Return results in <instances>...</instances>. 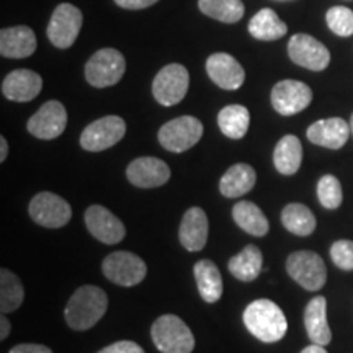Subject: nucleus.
I'll return each instance as SVG.
<instances>
[{
  "instance_id": "obj_1",
  "label": "nucleus",
  "mask_w": 353,
  "mask_h": 353,
  "mask_svg": "<svg viewBox=\"0 0 353 353\" xmlns=\"http://www.w3.org/2000/svg\"><path fill=\"white\" fill-rule=\"evenodd\" d=\"M107 309V293L99 286L85 285L70 296L64 309V317L70 329L88 330L105 316Z\"/></svg>"
},
{
  "instance_id": "obj_2",
  "label": "nucleus",
  "mask_w": 353,
  "mask_h": 353,
  "mask_svg": "<svg viewBox=\"0 0 353 353\" xmlns=\"http://www.w3.org/2000/svg\"><path fill=\"white\" fill-rule=\"evenodd\" d=\"M244 324L247 330L263 343H275L286 335L288 321L281 307L270 299H257L245 307Z\"/></svg>"
},
{
  "instance_id": "obj_3",
  "label": "nucleus",
  "mask_w": 353,
  "mask_h": 353,
  "mask_svg": "<svg viewBox=\"0 0 353 353\" xmlns=\"http://www.w3.org/2000/svg\"><path fill=\"white\" fill-rule=\"evenodd\" d=\"M154 345L162 353H192L195 337L185 322L174 314L157 317L151 327Z\"/></svg>"
},
{
  "instance_id": "obj_4",
  "label": "nucleus",
  "mask_w": 353,
  "mask_h": 353,
  "mask_svg": "<svg viewBox=\"0 0 353 353\" xmlns=\"http://www.w3.org/2000/svg\"><path fill=\"white\" fill-rule=\"evenodd\" d=\"M125 56L113 48L97 51L85 64V79L92 87L105 88L118 83L125 76Z\"/></svg>"
},
{
  "instance_id": "obj_5",
  "label": "nucleus",
  "mask_w": 353,
  "mask_h": 353,
  "mask_svg": "<svg viewBox=\"0 0 353 353\" xmlns=\"http://www.w3.org/2000/svg\"><path fill=\"white\" fill-rule=\"evenodd\" d=\"M286 272L307 291H319L327 281V268L321 255L311 250L293 252L286 260Z\"/></svg>"
},
{
  "instance_id": "obj_6",
  "label": "nucleus",
  "mask_w": 353,
  "mask_h": 353,
  "mask_svg": "<svg viewBox=\"0 0 353 353\" xmlns=\"http://www.w3.org/2000/svg\"><path fill=\"white\" fill-rule=\"evenodd\" d=\"M101 272L114 285L136 286L148 275V265L136 254L118 250L105 257Z\"/></svg>"
},
{
  "instance_id": "obj_7",
  "label": "nucleus",
  "mask_w": 353,
  "mask_h": 353,
  "mask_svg": "<svg viewBox=\"0 0 353 353\" xmlns=\"http://www.w3.org/2000/svg\"><path fill=\"white\" fill-rule=\"evenodd\" d=\"M203 136V125L195 117H179L159 130V143L170 152H185Z\"/></svg>"
},
{
  "instance_id": "obj_8",
  "label": "nucleus",
  "mask_w": 353,
  "mask_h": 353,
  "mask_svg": "<svg viewBox=\"0 0 353 353\" xmlns=\"http://www.w3.org/2000/svg\"><path fill=\"white\" fill-rule=\"evenodd\" d=\"M190 85L188 70L182 64H169L154 77L152 95L164 107H174L185 99Z\"/></svg>"
},
{
  "instance_id": "obj_9",
  "label": "nucleus",
  "mask_w": 353,
  "mask_h": 353,
  "mask_svg": "<svg viewBox=\"0 0 353 353\" xmlns=\"http://www.w3.org/2000/svg\"><path fill=\"white\" fill-rule=\"evenodd\" d=\"M83 23V15L72 3H61L52 12L48 23V38L59 50H68L76 43Z\"/></svg>"
},
{
  "instance_id": "obj_10",
  "label": "nucleus",
  "mask_w": 353,
  "mask_h": 353,
  "mask_svg": "<svg viewBox=\"0 0 353 353\" xmlns=\"http://www.w3.org/2000/svg\"><path fill=\"white\" fill-rule=\"evenodd\" d=\"M126 123L117 114L103 117L90 123L81 134V145L88 152H100L125 138Z\"/></svg>"
},
{
  "instance_id": "obj_11",
  "label": "nucleus",
  "mask_w": 353,
  "mask_h": 353,
  "mask_svg": "<svg viewBox=\"0 0 353 353\" xmlns=\"http://www.w3.org/2000/svg\"><path fill=\"white\" fill-rule=\"evenodd\" d=\"M28 213L34 223L43 228H64L72 218V210L64 198L51 192H41L30 201Z\"/></svg>"
},
{
  "instance_id": "obj_12",
  "label": "nucleus",
  "mask_w": 353,
  "mask_h": 353,
  "mask_svg": "<svg viewBox=\"0 0 353 353\" xmlns=\"http://www.w3.org/2000/svg\"><path fill=\"white\" fill-rule=\"evenodd\" d=\"M290 59L294 64L301 65L309 70H324L330 63V52L319 39L309 37V34L298 33L291 37L288 43Z\"/></svg>"
},
{
  "instance_id": "obj_13",
  "label": "nucleus",
  "mask_w": 353,
  "mask_h": 353,
  "mask_svg": "<svg viewBox=\"0 0 353 353\" xmlns=\"http://www.w3.org/2000/svg\"><path fill=\"white\" fill-rule=\"evenodd\" d=\"M312 101V90L304 82L281 81L272 88V105L281 117H293L309 107Z\"/></svg>"
},
{
  "instance_id": "obj_14",
  "label": "nucleus",
  "mask_w": 353,
  "mask_h": 353,
  "mask_svg": "<svg viewBox=\"0 0 353 353\" xmlns=\"http://www.w3.org/2000/svg\"><path fill=\"white\" fill-rule=\"evenodd\" d=\"M68 126V112L57 100L46 101L28 120V132L38 139H56Z\"/></svg>"
},
{
  "instance_id": "obj_15",
  "label": "nucleus",
  "mask_w": 353,
  "mask_h": 353,
  "mask_svg": "<svg viewBox=\"0 0 353 353\" xmlns=\"http://www.w3.org/2000/svg\"><path fill=\"white\" fill-rule=\"evenodd\" d=\"M83 221L88 232L103 244L113 245L125 239L126 228L112 211L101 205L88 206Z\"/></svg>"
},
{
  "instance_id": "obj_16",
  "label": "nucleus",
  "mask_w": 353,
  "mask_h": 353,
  "mask_svg": "<svg viewBox=\"0 0 353 353\" xmlns=\"http://www.w3.org/2000/svg\"><path fill=\"white\" fill-rule=\"evenodd\" d=\"M206 72L211 81L224 90H237L245 81V70L236 57L228 52H214L206 59Z\"/></svg>"
},
{
  "instance_id": "obj_17",
  "label": "nucleus",
  "mask_w": 353,
  "mask_h": 353,
  "mask_svg": "<svg viewBox=\"0 0 353 353\" xmlns=\"http://www.w3.org/2000/svg\"><path fill=\"white\" fill-rule=\"evenodd\" d=\"M128 180L139 188H157L170 180V169L157 157L134 159L126 169Z\"/></svg>"
},
{
  "instance_id": "obj_18",
  "label": "nucleus",
  "mask_w": 353,
  "mask_h": 353,
  "mask_svg": "<svg viewBox=\"0 0 353 353\" xmlns=\"http://www.w3.org/2000/svg\"><path fill=\"white\" fill-rule=\"evenodd\" d=\"M43 88V79L38 72L30 69H17L7 74L2 82V94L12 101H32Z\"/></svg>"
},
{
  "instance_id": "obj_19",
  "label": "nucleus",
  "mask_w": 353,
  "mask_h": 353,
  "mask_svg": "<svg viewBox=\"0 0 353 353\" xmlns=\"http://www.w3.org/2000/svg\"><path fill=\"white\" fill-rule=\"evenodd\" d=\"M350 125L342 118H327L312 123L307 128L306 136L312 144L327 149H341L347 144L350 136Z\"/></svg>"
},
{
  "instance_id": "obj_20",
  "label": "nucleus",
  "mask_w": 353,
  "mask_h": 353,
  "mask_svg": "<svg viewBox=\"0 0 353 353\" xmlns=\"http://www.w3.org/2000/svg\"><path fill=\"white\" fill-rule=\"evenodd\" d=\"M208 218L201 208H190L183 214L179 229V241L188 252H200L208 242Z\"/></svg>"
},
{
  "instance_id": "obj_21",
  "label": "nucleus",
  "mask_w": 353,
  "mask_h": 353,
  "mask_svg": "<svg viewBox=\"0 0 353 353\" xmlns=\"http://www.w3.org/2000/svg\"><path fill=\"white\" fill-rule=\"evenodd\" d=\"M37 51V34L30 26L19 25L0 32V54L12 59H23Z\"/></svg>"
},
{
  "instance_id": "obj_22",
  "label": "nucleus",
  "mask_w": 353,
  "mask_h": 353,
  "mask_svg": "<svg viewBox=\"0 0 353 353\" xmlns=\"http://www.w3.org/2000/svg\"><path fill=\"white\" fill-rule=\"evenodd\" d=\"M304 327L312 343L325 347L332 341L327 322V299L324 296H316L307 303L304 309Z\"/></svg>"
},
{
  "instance_id": "obj_23",
  "label": "nucleus",
  "mask_w": 353,
  "mask_h": 353,
  "mask_svg": "<svg viewBox=\"0 0 353 353\" xmlns=\"http://www.w3.org/2000/svg\"><path fill=\"white\" fill-rule=\"evenodd\" d=\"M257 174L249 164H236L229 167L219 180V192L226 198H239L255 187Z\"/></svg>"
},
{
  "instance_id": "obj_24",
  "label": "nucleus",
  "mask_w": 353,
  "mask_h": 353,
  "mask_svg": "<svg viewBox=\"0 0 353 353\" xmlns=\"http://www.w3.org/2000/svg\"><path fill=\"white\" fill-rule=\"evenodd\" d=\"M193 273H195L196 286L203 301H206L208 304L219 301L221 296H223L224 286L218 267L211 260L203 259L195 263Z\"/></svg>"
},
{
  "instance_id": "obj_25",
  "label": "nucleus",
  "mask_w": 353,
  "mask_h": 353,
  "mask_svg": "<svg viewBox=\"0 0 353 353\" xmlns=\"http://www.w3.org/2000/svg\"><path fill=\"white\" fill-rule=\"evenodd\" d=\"M303 162V145L296 136L286 134L278 141L273 152V164L281 175H294Z\"/></svg>"
},
{
  "instance_id": "obj_26",
  "label": "nucleus",
  "mask_w": 353,
  "mask_h": 353,
  "mask_svg": "<svg viewBox=\"0 0 353 353\" xmlns=\"http://www.w3.org/2000/svg\"><path fill=\"white\" fill-rule=\"evenodd\" d=\"M232 219L242 231L255 237H263L270 229L263 211L252 201H239L232 208Z\"/></svg>"
},
{
  "instance_id": "obj_27",
  "label": "nucleus",
  "mask_w": 353,
  "mask_h": 353,
  "mask_svg": "<svg viewBox=\"0 0 353 353\" xmlns=\"http://www.w3.org/2000/svg\"><path fill=\"white\" fill-rule=\"evenodd\" d=\"M263 255L257 245H245L239 254L229 259L228 268L234 278L241 281H254L260 275Z\"/></svg>"
},
{
  "instance_id": "obj_28",
  "label": "nucleus",
  "mask_w": 353,
  "mask_h": 353,
  "mask_svg": "<svg viewBox=\"0 0 353 353\" xmlns=\"http://www.w3.org/2000/svg\"><path fill=\"white\" fill-rule=\"evenodd\" d=\"M288 26L272 8H262L249 21V33L260 41H276L283 38Z\"/></svg>"
},
{
  "instance_id": "obj_29",
  "label": "nucleus",
  "mask_w": 353,
  "mask_h": 353,
  "mask_svg": "<svg viewBox=\"0 0 353 353\" xmlns=\"http://www.w3.org/2000/svg\"><path fill=\"white\" fill-rule=\"evenodd\" d=\"M250 113L244 105H228L218 113V126L229 139H242L249 131Z\"/></svg>"
},
{
  "instance_id": "obj_30",
  "label": "nucleus",
  "mask_w": 353,
  "mask_h": 353,
  "mask_svg": "<svg viewBox=\"0 0 353 353\" xmlns=\"http://www.w3.org/2000/svg\"><path fill=\"white\" fill-rule=\"evenodd\" d=\"M281 223L291 234L299 237L311 236L317 226L316 216L301 203H290L281 211Z\"/></svg>"
},
{
  "instance_id": "obj_31",
  "label": "nucleus",
  "mask_w": 353,
  "mask_h": 353,
  "mask_svg": "<svg viewBox=\"0 0 353 353\" xmlns=\"http://www.w3.org/2000/svg\"><path fill=\"white\" fill-rule=\"evenodd\" d=\"M201 13L223 23H237L244 17L242 0H198Z\"/></svg>"
},
{
  "instance_id": "obj_32",
  "label": "nucleus",
  "mask_w": 353,
  "mask_h": 353,
  "mask_svg": "<svg viewBox=\"0 0 353 353\" xmlns=\"http://www.w3.org/2000/svg\"><path fill=\"white\" fill-rule=\"evenodd\" d=\"M25 298L23 285L15 273L2 268L0 270V311L2 314L17 311Z\"/></svg>"
},
{
  "instance_id": "obj_33",
  "label": "nucleus",
  "mask_w": 353,
  "mask_h": 353,
  "mask_svg": "<svg viewBox=\"0 0 353 353\" xmlns=\"http://www.w3.org/2000/svg\"><path fill=\"white\" fill-rule=\"evenodd\" d=\"M317 198L325 210H337L342 205L343 192L337 176L324 175L317 183Z\"/></svg>"
},
{
  "instance_id": "obj_34",
  "label": "nucleus",
  "mask_w": 353,
  "mask_h": 353,
  "mask_svg": "<svg viewBox=\"0 0 353 353\" xmlns=\"http://www.w3.org/2000/svg\"><path fill=\"white\" fill-rule=\"evenodd\" d=\"M325 21L337 37L347 38L353 34V10L350 8L341 6L329 8L325 13Z\"/></svg>"
},
{
  "instance_id": "obj_35",
  "label": "nucleus",
  "mask_w": 353,
  "mask_h": 353,
  "mask_svg": "<svg viewBox=\"0 0 353 353\" xmlns=\"http://www.w3.org/2000/svg\"><path fill=\"white\" fill-rule=\"evenodd\" d=\"M330 259L341 270H353V241H337L330 247Z\"/></svg>"
},
{
  "instance_id": "obj_36",
  "label": "nucleus",
  "mask_w": 353,
  "mask_h": 353,
  "mask_svg": "<svg viewBox=\"0 0 353 353\" xmlns=\"http://www.w3.org/2000/svg\"><path fill=\"white\" fill-rule=\"evenodd\" d=\"M99 353H145L143 347H139L136 342L131 341H120L114 342L112 345L101 348Z\"/></svg>"
},
{
  "instance_id": "obj_37",
  "label": "nucleus",
  "mask_w": 353,
  "mask_h": 353,
  "mask_svg": "<svg viewBox=\"0 0 353 353\" xmlns=\"http://www.w3.org/2000/svg\"><path fill=\"white\" fill-rule=\"evenodd\" d=\"M159 0H114L118 7L126 8V10H143L157 3Z\"/></svg>"
},
{
  "instance_id": "obj_38",
  "label": "nucleus",
  "mask_w": 353,
  "mask_h": 353,
  "mask_svg": "<svg viewBox=\"0 0 353 353\" xmlns=\"http://www.w3.org/2000/svg\"><path fill=\"white\" fill-rule=\"evenodd\" d=\"M10 353H52L50 347L39 345V343H20L10 350Z\"/></svg>"
},
{
  "instance_id": "obj_39",
  "label": "nucleus",
  "mask_w": 353,
  "mask_h": 353,
  "mask_svg": "<svg viewBox=\"0 0 353 353\" xmlns=\"http://www.w3.org/2000/svg\"><path fill=\"white\" fill-rule=\"evenodd\" d=\"M10 321L7 319L6 314H3L2 317H0V341H6V339L10 335Z\"/></svg>"
},
{
  "instance_id": "obj_40",
  "label": "nucleus",
  "mask_w": 353,
  "mask_h": 353,
  "mask_svg": "<svg viewBox=\"0 0 353 353\" xmlns=\"http://www.w3.org/2000/svg\"><path fill=\"white\" fill-rule=\"evenodd\" d=\"M7 154H8V144H7V139L0 138V162H3L7 159Z\"/></svg>"
},
{
  "instance_id": "obj_41",
  "label": "nucleus",
  "mask_w": 353,
  "mask_h": 353,
  "mask_svg": "<svg viewBox=\"0 0 353 353\" xmlns=\"http://www.w3.org/2000/svg\"><path fill=\"white\" fill-rule=\"evenodd\" d=\"M301 353H327V350H325L324 347L322 345H317V343H312V345H309L304 348V350Z\"/></svg>"
},
{
  "instance_id": "obj_42",
  "label": "nucleus",
  "mask_w": 353,
  "mask_h": 353,
  "mask_svg": "<svg viewBox=\"0 0 353 353\" xmlns=\"http://www.w3.org/2000/svg\"><path fill=\"white\" fill-rule=\"evenodd\" d=\"M350 130H352V134H353V114H352V118H350Z\"/></svg>"
}]
</instances>
